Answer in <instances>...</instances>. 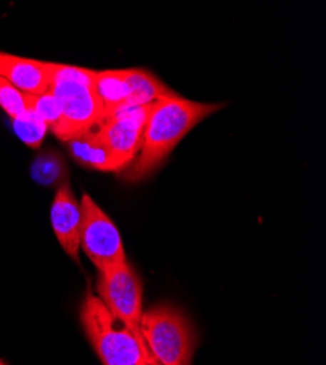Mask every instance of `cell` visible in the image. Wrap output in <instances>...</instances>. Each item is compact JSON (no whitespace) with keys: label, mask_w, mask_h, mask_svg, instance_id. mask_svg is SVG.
Returning a JSON list of instances; mask_svg holds the SVG:
<instances>
[{"label":"cell","mask_w":326,"mask_h":365,"mask_svg":"<svg viewBox=\"0 0 326 365\" xmlns=\"http://www.w3.org/2000/svg\"><path fill=\"white\" fill-rule=\"evenodd\" d=\"M223 107L224 104L198 103L180 96L151 104L139 154L128 168L126 180L136 182L150 177L196 125Z\"/></svg>","instance_id":"1"},{"label":"cell","mask_w":326,"mask_h":365,"mask_svg":"<svg viewBox=\"0 0 326 365\" xmlns=\"http://www.w3.org/2000/svg\"><path fill=\"white\" fill-rule=\"evenodd\" d=\"M50 69L53 81L49 91L62 110L51 132L68 142L97 128L103 118V106L94 85L97 71L51 62Z\"/></svg>","instance_id":"2"},{"label":"cell","mask_w":326,"mask_h":365,"mask_svg":"<svg viewBox=\"0 0 326 365\" xmlns=\"http://www.w3.org/2000/svg\"><path fill=\"white\" fill-rule=\"evenodd\" d=\"M81 322L103 365H158L135 334L90 291L82 302Z\"/></svg>","instance_id":"3"},{"label":"cell","mask_w":326,"mask_h":365,"mask_svg":"<svg viewBox=\"0 0 326 365\" xmlns=\"http://www.w3.org/2000/svg\"><path fill=\"white\" fill-rule=\"evenodd\" d=\"M141 331L158 365H192L196 333L180 309L161 304L142 313Z\"/></svg>","instance_id":"4"},{"label":"cell","mask_w":326,"mask_h":365,"mask_svg":"<svg viewBox=\"0 0 326 365\" xmlns=\"http://www.w3.org/2000/svg\"><path fill=\"white\" fill-rule=\"evenodd\" d=\"M79 205L82 215L79 246L98 272L128 262L121 232L110 217L86 193Z\"/></svg>","instance_id":"5"},{"label":"cell","mask_w":326,"mask_h":365,"mask_svg":"<svg viewBox=\"0 0 326 365\" xmlns=\"http://www.w3.org/2000/svg\"><path fill=\"white\" fill-rule=\"evenodd\" d=\"M97 297L103 301L107 310L117 320H121L146 348L141 331L142 282L129 262L100 273Z\"/></svg>","instance_id":"6"},{"label":"cell","mask_w":326,"mask_h":365,"mask_svg":"<svg viewBox=\"0 0 326 365\" xmlns=\"http://www.w3.org/2000/svg\"><path fill=\"white\" fill-rule=\"evenodd\" d=\"M150 108L151 106L121 108L107 117H103L96 128L118 171L129 168L136 160Z\"/></svg>","instance_id":"7"},{"label":"cell","mask_w":326,"mask_h":365,"mask_svg":"<svg viewBox=\"0 0 326 365\" xmlns=\"http://www.w3.org/2000/svg\"><path fill=\"white\" fill-rule=\"evenodd\" d=\"M51 227L58 245L66 255L79 263V238H81V205L76 200L71 185L65 182L58 190L51 203Z\"/></svg>","instance_id":"8"},{"label":"cell","mask_w":326,"mask_h":365,"mask_svg":"<svg viewBox=\"0 0 326 365\" xmlns=\"http://www.w3.org/2000/svg\"><path fill=\"white\" fill-rule=\"evenodd\" d=\"M0 78L28 96L46 94L51 86L50 62L0 51Z\"/></svg>","instance_id":"9"},{"label":"cell","mask_w":326,"mask_h":365,"mask_svg":"<svg viewBox=\"0 0 326 365\" xmlns=\"http://www.w3.org/2000/svg\"><path fill=\"white\" fill-rule=\"evenodd\" d=\"M128 86L129 96L122 108L151 106L160 100L177 97L174 91L163 83L156 75L141 68L128 69Z\"/></svg>","instance_id":"10"},{"label":"cell","mask_w":326,"mask_h":365,"mask_svg":"<svg viewBox=\"0 0 326 365\" xmlns=\"http://www.w3.org/2000/svg\"><path fill=\"white\" fill-rule=\"evenodd\" d=\"M68 143L71 155L78 164L97 171H118L96 128L68 140Z\"/></svg>","instance_id":"11"},{"label":"cell","mask_w":326,"mask_h":365,"mask_svg":"<svg viewBox=\"0 0 326 365\" xmlns=\"http://www.w3.org/2000/svg\"><path fill=\"white\" fill-rule=\"evenodd\" d=\"M94 85L103 106V117L122 108L129 96L128 69L96 72Z\"/></svg>","instance_id":"12"},{"label":"cell","mask_w":326,"mask_h":365,"mask_svg":"<svg viewBox=\"0 0 326 365\" xmlns=\"http://www.w3.org/2000/svg\"><path fill=\"white\" fill-rule=\"evenodd\" d=\"M12 126L14 132L16 136L29 148L37 149L41 146L49 126L44 123V121L29 108L25 111L22 115L16 117L12 120Z\"/></svg>","instance_id":"13"},{"label":"cell","mask_w":326,"mask_h":365,"mask_svg":"<svg viewBox=\"0 0 326 365\" xmlns=\"http://www.w3.org/2000/svg\"><path fill=\"white\" fill-rule=\"evenodd\" d=\"M65 174V164L53 152L40 155L31 165L33 178L43 186H50L61 180Z\"/></svg>","instance_id":"14"},{"label":"cell","mask_w":326,"mask_h":365,"mask_svg":"<svg viewBox=\"0 0 326 365\" xmlns=\"http://www.w3.org/2000/svg\"><path fill=\"white\" fill-rule=\"evenodd\" d=\"M33 96L22 93L21 89L15 88L12 83L0 78V107L14 120L22 115L31 107Z\"/></svg>","instance_id":"15"},{"label":"cell","mask_w":326,"mask_h":365,"mask_svg":"<svg viewBox=\"0 0 326 365\" xmlns=\"http://www.w3.org/2000/svg\"><path fill=\"white\" fill-rule=\"evenodd\" d=\"M29 108L44 121L49 129H53L57 125V121L62 114L61 104H58V101L50 91H47L46 94L41 96H33L31 107Z\"/></svg>","instance_id":"16"},{"label":"cell","mask_w":326,"mask_h":365,"mask_svg":"<svg viewBox=\"0 0 326 365\" xmlns=\"http://www.w3.org/2000/svg\"><path fill=\"white\" fill-rule=\"evenodd\" d=\"M0 365H6V364H5L2 359H0Z\"/></svg>","instance_id":"17"}]
</instances>
